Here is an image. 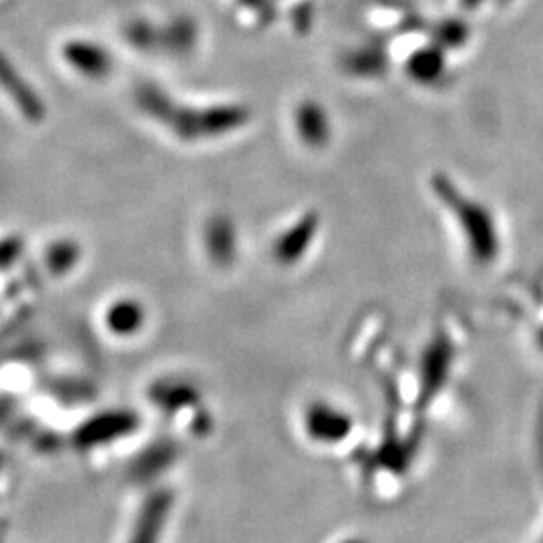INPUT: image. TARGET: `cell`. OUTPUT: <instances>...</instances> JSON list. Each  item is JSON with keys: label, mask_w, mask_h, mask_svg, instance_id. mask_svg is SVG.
I'll use <instances>...</instances> for the list:
<instances>
[{"label": "cell", "mask_w": 543, "mask_h": 543, "mask_svg": "<svg viewBox=\"0 0 543 543\" xmlns=\"http://www.w3.org/2000/svg\"><path fill=\"white\" fill-rule=\"evenodd\" d=\"M409 71L415 77V81L433 83L443 71L441 55L437 51H433V49L431 51H419L409 61Z\"/></svg>", "instance_id": "1"}]
</instances>
